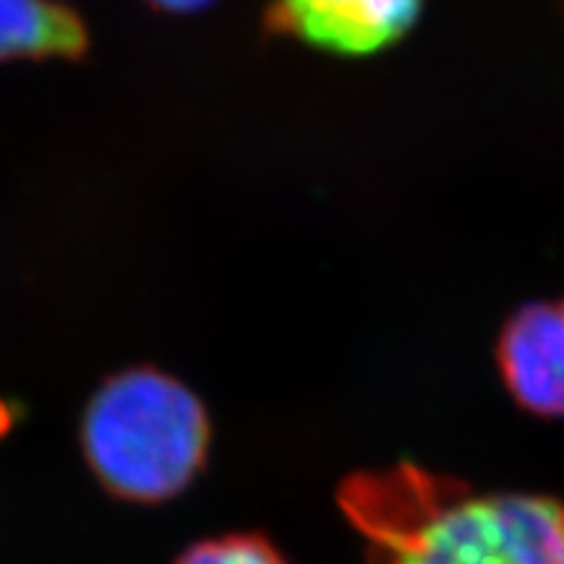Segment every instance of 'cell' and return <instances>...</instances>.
<instances>
[{
    "instance_id": "1",
    "label": "cell",
    "mask_w": 564,
    "mask_h": 564,
    "mask_svg": "<svg viewBox=\"0 0 564 564\" xmlns=\"http://www.w3.org/2000/svg\"><path fill=\"white\" fill-rule=\"evenodd\" d=\"M337 505L369 564H564V499L481 491L413 463L361 470Z\"/></svg>"
},
{
    "instance_id": "2",
    "label": "cell",
    "mask_w": 564,
    "mask_h": 564,
    "mask_svg": "<svg viewBox=\"0 0 564 564\" xmlns=\"http://www.w3.org/2000/svg\"><path fill=\"white\" fill-rule=\"evenodd\" d=\"M209 415L171 373L139 366L91 394L82 421L84 460L123 502L160 505L186 491L207 463Z\"/></svg>"
},
{
    "instance_id": "3",
    "label": "cell",
    "mask_w": 564,
    "mask_h": 564,
    "mask_svg": "<svg viewBox=\"0 0 564 564\" xmlns=\"http://www.w3.org/2000/svg\"><path fill=\"white\" fill-rule=\"evenodd\" d=\"M423 0H274L272 32L340 55H366L398 42Z\"/></svg>"
},
{
    "instance_id": "4",
    "label": "cell",
    "mask_w": 564,
    "mask_h": 564,
    "mask_svg": "<svg viewBox=\"0 0 564 564\" xmlns=\"http://www.w3.org/2000/svg\"><path fill=\"white\" fill-rule=\"evenodd\" d=\"M499 371L525 411L564 419V299L533 301L499 335Z\"/></svg>"
},
{
    "instance_id": "5",
    "label": "cell",
    "mask_w": 564,
    "mask_h": 564,
    "mask_svg": "<svg viewBox=\"0 0 564 564\" xmlns=\"http://www.w3.org/2000/svg\"><path fill=\"white\" fill-rule=\"evenodd\" d=\"M87 30L74 11L47 0H0V61L79 58Z\"/></svg>"
},
{
    "instance_id": "6",
    "label": "cell",
    "mask_w": 564,
    "mask_h": 564,
    "mask_svg": "<svg viewBox=\"0 0 564 564\" xmlns=\"http://www.w3.org/2000/svg\"><path fill=\"white\" fill-rule=\"evenodd\" d=\"M175 564H291L259 533H228L188 546Z\"/></svg>"
},
{
    "instance_id": "7",
    "label": "cell",
    "mask_w": 564,
    "mask_h": 564,
    "mask_svg": "<svg viewBox=\"0 0 564 564\" xmlns=\"http://www.w3.org/2000/svg\"><path fill=\"white\" fill-rule=\"evenodd\" d=\"M150 3L160 6L165 11H196L202 6H207L209 0H150Z\"/></svg>"
}]
</instances>
